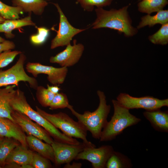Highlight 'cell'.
Returning <instances> with one entry per match:
<instances>
[{
  "label": "cell",
  "instance_id": "cell-1",
  "mask_svg": "<svg viewBox=\"0 0 168 168\" xmlns=\"http://www.w3.org/2000/svg\"><path fill=\"white\" fill-rule=\"evenodd\" d=\"M10 105L13 110L22 113L43 128L54 141L66 144L77 145L80 142L61 132L55 127L37 111L33 109L28 103L24 92L19 89L12 98Z\"/></svg>",
  "mask_w": 168,
  "mask_h": 168
},
{
  "label": "cell",
  "instance_id": "cell-2",
  "mask_svg": "<svg viewBox=\"0 0 168 168\" xmlns=\"http://www.w3.org/2000/svg\"><path fill=\"white\" fill-rule=\"evenodd\" d=\"M128 6L119 10H106L102 7L95 9L96 18L92 23V29L108 28L124 33L127 37L135 35L137 30L132 25V21L127 11Z\"/></svg>",
  "mask_w": 168,
  "mask_h": 168
},
{
  "label": "cell",
  "instance_id": "cell-3",
  "mask_svg": "<svg viewBox=\"0 0 168 168\" xmlns=\"http://www.w3.org/2000/svg\"><path fill=\"white\" fill-rule=\"evenodd\" d=\"M97 93L99 103L94 111L91 112L86 111L81 114L77 112L70 105L68 108L77 119L78 121L82 124L87 131L90 132L93 138L99 140L102 130L108 122L107 119L111 106L107 104L106 96L103 91L99 90Z\"/></svg>",
  "mask_w": 168,
  "mask_h": 168
},
{
  "label": "cell",
  "instance_id": "cell-4",
  "mask_svg": "<svg viewBox=\"0 0 168 168\" xmlns=\"http://www.w3.org/2000/svg\"><path fill=\"white\" fill-rule=\"evenodd\" d=\"M112 102L113 114L102 130L100 142L114 139L126 128L136 124L141 121L140 119L131 114L129 110L121 105L117 100L113 99Z\"/></svg>",
  "mask_w": 168,
  "mask_h": 168
},
{
  "label": "cell",
  "instance_id": "cell-5",
  "mask_svg": "<svg viewBox=\"0 0 168 168\" xmlns=\"http://www.w3.org/2000/svg\"><path fill=\"white\" fill-rule=\"evenodd\" d=\"M36 111L55 127L68 137L80 138L86 143H90L87 139V130L81 123L74 121L65 113H49L36 106Z\"/></svg>",
  "mask_w": 168,
  "mask_h": 168
},
{
  "label": "cell",
  "instance_id": "cell-6",
  "mask_svg": "<svg viewBox=\"0 0 168 168\" xmlns=\"http://www.w3.org/2000/svg\"><path fill=\"white\" fill-rule=\"evenodd\" d=\"M26 60V56L22 53L14 65L7 70H0V88L11 85L18 86L20 82H28L30 87L36 90L38 86L37 80L28 75L25 70Z\"/></svg>",
  "mask_w": 168,
  "mask_h": 168
},
{
  "label": "cell",
  "instance_id": "cell-7",
  "mask_svg": "<svg viewBox=\"0 0 168 168\" xmlns=\"http://www.w3.org/2000/svg\"><path fill=\"white\" fill-rule=\"evenodd\" d=\"M117 100L129 110L142 109L146 110H151L168 106V99L161 100L149 96L134 97L125 93H120L117 97Z\"/></svg>",
  "mask_w": 168,
  "mask_h": 168
},
{
  "label": "cell",
  "instance_id": "cell-8",
  "mask_svg": "<svg viewBox=\"0 0 168 168\" xmlns=\"http://www.w3.org/2000/svg\"><path fill=\"white\" fill-rule=\"evenodd\" d=\"M54 155V162L56 166L70 163L80 152L88 147H96L92 143L84 142L77 145L70 144L54 140L51 144Z\"/></svg>",
  "mask_w": 168,
  "mask_h": 168
},
{
  "label": "cell",
  "instance_id": "cell-9",
  "mask_svg": "<svg viewBox=\"0 0 168 168\" xmlns=\"http://www.w3.org/2000/svg\"><path fill=\"white\" fill-rule=\"evenodd\" d=\"M53 4L57 8L59 15V28L57 34L52 40L50 48L54 49L60 46H67L70 44L72 38L76 35L86 29H79L73 27L69 23L58 3Z\"/></svg>",
  "mask_w": 168,
  "mask_h": 168
},
{
  "label": "cell",
  "instance_id": "cell-10",
  "mask_svg": "<svg viewBox=\"0 0 168 168\" xmlns=\"http://www.w3.org/2000/svg\"><path fill=\"white\" fill-rule=\"evenodd\" d=\"M26 68L27 71L35 78L41 74L47 75L48 81L51 84L56 85L63 83L68 72V68H56L37 62H28Z\"/></svg>",
  "mask_w": 168,
  "mask_h": 168
},
{
  "label": "cell",
  "instance_id": "cell-11",
  "mask_svg": "<svg viewBox=\"0 0 168 168\" xmlns=\"http://www.w3.org/2000/svg\"><path fill=\"white\" fill-rule=\"evenodd\" d=\"M114 151L110 145H103L98 148L88 147L79 153L75 160H86L90 162L93 168H105L108 159Z\"/></svg>",
  "mask_w": 168,
  "mask_h": 168
},
{
  "label": "cell",
  "instance_id": "cell-12",
  "mask_svg": "<svg viewBox=\"0 0 168 168\" xmlns=\"http://www.w3.org/2000/svg\"><path fill=\"white\" fill-rule=\"evenodd\" d=\"M11 115L15 122L28 135H32L50 144L53 142L51 137L43 128L25 114L13 110Z\"/></svg>",
  "mask_w": 168,
  "mask_h": 168
},
{
  "label": "cell",
  "instance_id": "cell-13",
  "mask_svg": "<svg viewBox=\"0 0 168 168\" xmlns=\"http://www.w3.org/2000/svg\"><path fill=\"white\" fill-rule=\"evenodd\" d=\"M84 50V46L81 43L77 44V40H74L72 45L68 44L63 50L51 57L49 62L58 64L61 67L72 66L79 61Z\"/></svg>",
  "mask_w": 168,
  "mask_h": 168
},
{
  "label": "cell",
  "instance_id": "cell-14",
  "mask_svg": "<svg viewBox=\"0 0 168 168\" xmlns=\"http://www.w3.org/2000/svg\"><path fill=\"white\" fill-rule=\"evenodd\" d=\"M0 136L14 139L28 147L25 132L17 124L8 118L0 117Z\"/></svg>",
  "mask_w": 168,
  "mask_h": 168
},
{
  "label": "cell",
  "instance_id": "cell-15",
  "mask_svg": "<svg viewBox=\"0 0 168 168\" xmlns=\"http://www.w3.org/2000/svg\"><path fill=\"white\" fill-rule=\"evenodd\" d=\"M153 128L161 132H168V112L160 109L146 110L143 113Z\"/></svg>",
  "mask_w": 168,
  "mask_h": 168
},
{
  "label": "cell",
  "instance_id": "cell-16",
  "mask_svg": "<svg viewBox=\"0 0 168 168\" xmlns=\"http://www.w3.org/2000/svg\"><path fill=\"white\" fill-rule=\"evenodd\" d=\"M16 86L11 85L0 88V117L8 118L14 122L11 115L13 109L10 102L15 93Z\"/></svg>",
  "mask_w": 168,
  "mask_h": 168
},
{
  "label": "cell",
  "instance_id": "cell-17",
  "mask_svg": "<svg viewBox=\"0 0 168 168\" xmlns=\"http://www.w3.org/2000/svg\"><path fill=\"white\" fill-rule=\"evenodd\" d=\"M33 154L31 151L20 144L9 154L6 160L5 165L13 163L20 165H31Z\"/></svg>",
  "mask_w": 168,
  "mask_h": 168
},
{
  "label": "cell",
  "instance_id": "cell-18",
  "mask_svg": "<svg viewBox=\"0 0 168 168\" xmlns=\"http://www.w3.org/2000/svg\"><path fill=\"white\" fill-rule=\"evenodd\" d=\"M26 141L31 149L54 163V153L51 144L43 142L41 140L30 135L26 136Z\"/></svg>",
  "mask_w": 168,
  "mask_h": 168
},
{
  "label": "cell",
  "instance_id": "cell-19",
  "mask_svg": "<svg viewBox=\"0 0 168 168\" xmlns=\"http://www.w3.org/2000/svg\"><path fill=\"white\" fill-rule=\"evenodd\" d=\"M26 26H35L31 14L21 19L6 20L0 24V32L4 33L8 38H12L14 36L12 33L13 30Z\"/></svg>",
  "mask_w": 168,
  "mask_h": 168
},
{
  "label": "cell",
  "instance_id": "cell-20",
  "mask_svg": "<svg viewBox=\"0 0 168 168\" xmlns=\"http://www.w3.org/2000/svg\"><path fill=\"white\" fill-rule=\"evenodd\" d=\"M12 6L21 8L24 12L31 14L32 12L37 15L43 13L48 4L45 0H12Z\"/></svg>",
  "mask_w": 168,
  "mask_h": 168
},
{
  "label": "cell",
  "instance_id": "cell-21",
  "mask_svg": "<svg viewBox=\"0 0 168 168\" xmlns=\"http://www.w3.org/2000/svg\"><path fill=\"white\" fill-rule=\"evenodd\" d=\"M141 19V22L137 26L138 29L146 26L152 27L158 24L163 25L168 23V11L161 10L157 12V14L154 16L148 14L142 17Z\"/></svg>",
  "mask_w": 168,
  "mask_h": 168
},
{
  "label": "cell",
  "instance_id": "cell-22",
  "mask_svg": "<svg viewBox=\"0 0 168 168\" xmlns=\"http://www.w3.org/2000/svg\"><path fill=\"white\" fill-rule=\"evenodd\" d=\"M131 160L126 156L114 151L106 164V168H129L132 167Z\"/></svg>",
  "mask_w": 168,
  "mask_h": 168
},
{
  "label": "cell",
  "instance_id": "cell-23",
  "mask_svg": "<svg viewBox=\"0 0 168 168\" xmlns=\"http://www.w3.org/2000/svg\"><path fill=\"white\" fill-rule=\"evenodd\" d=\"M20 143L12 138L3 137L0 140V167L3 168L6 160L10 153Z\"/></svg>",
  "mask_w": 168,
  "mask_h": 168
},
{
  "label": "cell",
  "instance_id": "cell-24",
  "mask_svg": "<svg viewBox=\"0 0 168 168\" xmlns=\"http://www.w3.org/2000/svg\"><path fill=\"white\" fill-rule=\"evenodd\" d=\"M167 3V0H142L138 4V9L140 12L150 14L162 10Z\"/></svg>",
  "mask_w": 168,
  "mask_h": 168
},
{
  "label": "cell",
  "instance_id": "cell-25",
  "mask_svg": "<svg viewBox=\"0 0 168 168\" xmlns=\"http://www.w3.org/2000/svg\"><path fill=\"white\" fill-rule=\"evenodd\" d=\"M23 12L21 8L8 5L0 0V15L5 19H19Z\"/></svg>",
  "mask_w": 168,
  "mask_h": 168
},
{
  "label": "cell",
  "instance_id": "cell-26",
  "mask_svg": "<svg viewBox=\"0 0 168 168\" xmlns=\"http://www.w3.org/2000/svg\"><path fill=\"white\" fill-rule=\"evenodd\" d=\"M36 90V97L40 104L43 107H49L55 94L41 86H38Z\"/></svg>",
  "mask_w": 168,
  "mask_h": 168
},
{
  "label": "cell",
  "instance_id": "cell-27",
  "mask_svg": "<svg viewBox=\"0 0 168 168\" xmlns=\"http://www.w3.org/2000/svg\"><path fill=\"white\" fill-rule=\"evenodd\" d=\"M149 39L155 44H167L168 43V23L162 25L157 32L149 36Z\"/></svg>",
  "mask_w": 168,
  "mask_h": 168
},
{
  "label": "cell",
  "instance_id": "cell-28",
  "mask_svg": "<svg viewBox=\"0 0 168 168\" xmlns=\"http://www.w3.org/2000/svg\"><path fill=\"white\" fill-rule=\"evenodd\" d=\"M85 11H92L94 6L97 8L110 5L113 0H76Z\"/></svg>",
  "mask_w": 168,
  "mask_h": 168
},
{
  "label": "cell",
  "instance_id": "cell-29",
  "mask_svg": "<svg viewBox=\"0 0 168 168\" xmlns=\"http://www.w3.org/2000/svg\"><path fill=\"white\" fill-rule=\"evenodd\" d=\"M69 105L67 95L62 92H59L55 95L49 107L50 109L54 110L68 108Z\"/></svg>",
  "mask_w": 168,
  "mask_h": 168
},
{
  "label": "cell",
  "instance_id": "cell-30",
  "mask_svg": "<svg viewBox=\"0 0 168 168\" xmlns=\"http://www.w3.org/2000/svg\"><path fill=\"white\" fill-rule=\"evenodd\" d=\"M36 27L37 29V33L31 35L30 40L33 44L40 45L46 40L49 35V30L44 27Z\"/></svg>",
  "mask_w": 168,
  "mask_h": 168
},
{
  "label": "cell",
  "instance_id": "cell-31",
  "mask_svg": "<svg viewBox=\"0 0 168 168\" xmlns=\"http://www.w3.org/2000/svg\"><path fill=\"white\" fill-rule=\"evenodd\" d=\"M22 52L20 51L9 50L0 54V69L4 68L11 63L15 57Z\"/></svg>",
  "mask_w": 168,
  "mask_h": 168
},
{
  "label": "cell",
  "instance_id": "cell-32",
  "mask_svg": "<svg viewBox=\"0 0 168 168\" xmlns=\"http://www.w3.org/2000/svg\"><path fill=\"white\" fill-rule=\"evenodd\" d=\"M50 161L38 153H34L31 165L34 168H51L52 165Z\"/></svg>",
  "mask_w": 168,
  "mask_h": 168
},
{
  "label": "cell",
  "instance_id": "cell-33",
  "mask_svg": "<svg viewBox=\"0 0 168 168\" xmlns=\"http://www.w3.org/2000/svg\"><path fill=\"white\" fill-rule=\"evenodd\" d=\"M15 45L12 41L5 40L2 42L0 43V54L4 51L14 49Z\"/></svg>",
  "mask_w": 168,
  "mask_h": 168
},
{
  "label": "cell",
  "instance_id": "cell-34",
  "mask_svg": "<svg viewBox=\"0 0 168 168\" xmlns=\"http://www.w3.org/2000/svg\"><path fill=\"white\" fill-rule=\"evenodd\" d=\"M47 89L55 95L59 93L61 90L58 85L50 86L48 84L47 85Z\"/></svg>",
  "mask_w": 168,
  "mask_h": 168
},
{
  "label": "cell",
  "instance_id": "cell-35",
  "mask_svg": "<svg viewBox=\"0 0 168 168\" xmlns=\"http://www.w3.org/2000/svg\"><path fill=\"white\" fill-rule=\"evenodd\" d=\"M70 163H66L64 166V168H80L82 167V164L80 163L73 162L72 164Z\"/></svg>",
  "mask_w": 168,
  "mask_h": 168
},
{
  "label": "cell",
  "instance_id": "cell-36",
  "mask_svg": "<svg viewBox=\"0 0 168 168\" xmlns=\"http://www.w3.org/2000/svg\"><path fill=\"white\" fill-rule=\"evenodd\" d=\"M6 19L2 17L0 15V24L3 22Z\"/></svg>",
  "mask_w": 168,
  "mask_h": 168
},
{
  "label": "cell",
  "instance_id": "cell-37",
  "mask_svg": "<svg viewBox=\"0 0 168 168\" xmlns=\"http://www.w3.org/2000/svg\"><path fill=\"white\" fill-rule=\"evenodd\" d=\"M5 40L0 36V43L2 42Z\"/></svg>",
  "mask_w": 168,
  "mask_h": 168
},
{
  "label": "cell",
  "instance_id": "cell-38",
  "mask_svg": "<svg viewBox=\"0 0 168 168\" xmlns=\"http://www.w3.org/2000/svg\"><path fill=\"white\" fill-rule=\"evenodd\" d=\"M3 137H1L0 136V140Z\"/></svg>",
  "mask_w": 168,
  "mask_h": 168
},
{
  "label": "cell",
  "instance_id": "cell-39",
  "mask_svg": "<svg viewBox=\"0 0 168 168\" xmlns=\"http://www.w3.org/2000/svg\"><path fill=\"white\" fill-rule=\"evenodd\" d=\"M48 0V1H49V0Z\"/></svg>",
  "mask_w": 168,
  "mask_h": 168
},
{
  "label": "cell",
  "instance_id": "cell-40",
  "mask_svg": "<svg viewBox=\"0 0 168 168\" xmlns=\"http://www.w3.org/2000/svg\"><path fill=\"white\" fill-rule=\"evenodd\" d=\"M1 168V167H0V168Z\"/></svg>",
  "mask_w": 168,
  "mask_h": 168
}]
</instances>
